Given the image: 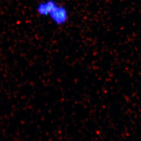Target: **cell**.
Listing matches in <instances>:
<instances>
[{
	"instance_id": "obj_2",
	"label": "cell",
	"mask_w": 141,
	"mask_h": 141,
	"mask_svg": "<svg viewBox=\"0 0 141 141\" xmlns=\"http://www.w3.org/2000/svg\"><path fill=\"white\" fill-rule=\"evenodd\" d=\"M58 4L55 0H43L38 3L36 6V12L40 16L49 17Z\"/></svg>"
},
{
	"instance_id": "obj_1",
	"label": "cell",
	"mask_w": 141,
	"mask_h": 141,
	"mask_svg": "<svg viewBox=\"0 0 141 141\" xmlns=\"http://www.w3.org/2000/svg\"><path fill=\"white\" fill-rule=\"evenodd\" d=\"M48 17L56 26H62L67 24L69 20V11L65 6L58 4Z\"/></svg>"
}]
</instances>
